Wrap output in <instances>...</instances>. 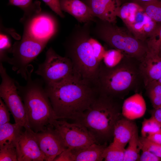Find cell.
Returning <instances> with one entry per match:
<instances>
[{"label":"cell","instance_id":"1","mask_svg":"<svg viewBox=\"0 0 161 161\" xmlns=\"http://www.w3.org/2000/svg\"><path fill=\"white\" fill-rule=\"evenodd\" d=\"M45 89L57 119L76 120L99 94L96 85L76 72L58 83L46 85Z\"/></svg>","mask_w":161,"mask_h":161},{"label":"cell","instance_id":"2","mask_svg":"<svg viewBox=\"0 0 161 161\" xmlns=\"http://www.w3.org/2000/svg\"><path fill=\"white\" fill-rule=\"evenodd\" d=\"M139 61L124 55L121 62L112 67L100 63L97 82L99 94L123 100L129 93L139 92L144 88Z\"/></svg>","mask_w":161,"mask_h":161},{"label":"cell","instance_id":"3","mask_svg":"<svg viewBox=\"0 0 161 161\" xmlns=\"http://www.w3.org/2000/svg\"><path fill=\"white\" fill-rule=\"evenodd\" d=\"M123 100L99 94L75 121L85 127L98 143H106L113 138L114 126L123 116Z\"/></svg>","mask_w":161,"mask_h":161},{"label":"cell","instance_id":"4","mask_svg":"<svg viewBox=\"0 0 161 161\" xmlns=\"http://www.w3.org/2000/svg\"><path fill=\"white\" fill-rule=\"evenodd\" d=\"M93 23L76 25L64 45L65 56L71 60L75 71L83 78L97 85L100 62L95 58L89 42Z\"/></svg>","mask_w":161,"mask_h":161},{"label":"cell","instance_id":"5","mask_svg":"<svg viewBox=\"0 0 161 161\" xmlns=\"http://www.w3.org/2000/svg\"><path fill=\"white\" fill-rule=\"evenodd\" d=\"M32 72L28 71L25 86L16 81V83L24 103L28 127L37 133L52 126L53 121L57 119L45 89L39 81L31 79Z\"/></svg>","mask_w":161,"mask_h":161},{"label":"cell","instance_id":"6","mask_svg":"<svg viewBox=\"0 0 161 161\" xmlns=\"http://www.w3.org/2000/svg\"><path fill=\"white\" fill-rule=\"evenodd\" d=\"M92 26V35L102 41L112 49L120 51L124 55L140 62L148 52L147 41L137 39L126 27L97 18Z\"/></svg>","mask_w":161,"mask_h":161},{"label":"cell","instance_id":"7","mask_svg":"<svg viewBox=\"0 0 161 161\" xmlns=\"http://www.w3.org/2000/svg\"><path fill=\"white\" fill-rule=\"evenodd\" d=\"M22 20L24 24L23 36L47 44L55 34L57 23L51 15L41 11L40 2L36 1L24 10Z\"/></svg>","mask_w":161,"mask_h":161},{"label":"cell","instance_id":"8","mask_svg":"<svg viewBox=\"0 0 161 161\" xmlns=\"http://www.w3.org/2000/svg\"><path fill=\"white\" fill-rule=\"evenodd\" d=\"M117 17L136 38L143 41H146L158 24L146 14L140 6L132 2H123Z\"/></svg>","mask_w":161,"mask_h":161},{"label":"cell","instance_id":"9","mask_svg":"<svg viewBox=\"0 0 161 161\" xmlns=\"http://www.w3.org/2000/svg\"><path fill=\"white\" fill-rule=\"evenodd\" d=\"M47 44L30 38L23 36L15 42L8 52L12 54L7 62L12 66L13 70L27 80L29 64L42 52Z\"/></svg>","mask_w":161,"mask_h":161},{"label":"cell","instance_id":"10","mask_svg":"<svg viewBox=\"0 0 161 161\" xmlns=\"http://www.w3.org/2000/svg\"><path fill=\"white\" fill-rule=\"evenodd\" d=\"M75 72L70 59L60 55L52 47L48 49L45 61L35 72L41 77L46 85L61 82Z\"/></svg>","mask_w":161,"mask_h":161},{"label":"cell","instance_id":"11","mask_svg":"<svg viewBox=\"0 0 161 161\" xmlns=\"http://www.w3.org/2000/svg\"><path fill=\"white\" fill-rule=\"evenodd\" d=\"M0 74L1 78L0 97L11 112L15 123L20 125L24 129L29 128L24 103L18 93L16 81L8 75L1 62Z\"/></svg>","mask_w":161,"mask_h":161},{"label":"cell","instance_id":"12","mask_svg":"<svg viewBox=\"0 0 161 161\" xmlns=\"http://www.w3.org/2000/svg\"><path fill=\"white\" fill-rule=\"evenodd\" d=\"M52 126L67 148L78 150L94 143H98L88 130L79 123L55 119Z\"/></svg>","mask_w":161,"mask_h":161},{"label":"cell","instance_id":"13","mask_svg":"<svg viewBox=\"0 0 161 161\" xmlns=\"http://www.w3.org/2000/svg\"><path fill=\"white\" fill-rule=\"evenodd\" d=\"M38 146L45 157V161H52L66 149L52 126L40 132H33Z\"/></svg>","mask_w":161,"mask_h":161},{"label":"cell","instance_id":"14","mask_svg":"<svg viewBox=\"0 0 161 161\" xmlns=\"http://www.w3.org/2000/svg\"><path fill=\"white\" fill-rule=\"evenodd\" d=\"M17 145L18 161H45V157L40 149L34 131L25 129Z\"/></svg>","mask_w":161,"mask_h":161},{"label":"cell","instance_id":"15","mask_svg":"<svg viewBox=\"0 0 161 161\" xmlns=\"http://www.w3.org/2000/svg\"><path fill=\"white\" fill-rule=\"evenodd\" d=\"M96 18L116 23L117 15L123 0H81Z\"/></svg>","mask_w":161,"mask_h":161},{"label":"cell","instance_id":"16","mask_svg":"<svg viewBox=\"0 0 161 161\" xmlns=\"http://www.w3.org/2000/svg\"><path fill=\"white\" fill-rule=\"evenodd\" d=\"M140 70L144 88L161 77V57L158 54L148 52L140 63Z\"/></svg>","mask_w":161,"mask_h":161},{"label":"cell","instance_id":"17","mask_svg":"<svg viewBox=\"0 0 161 161\" xmlns=\"http://www.w3.org/2000/svg\"><path fill=\"white\" fill-rule=\"evenodd\" d=\"M62 11L70 14L81 23L94 22L96 18L89 7L81 0H60Z\"/></svg>","mask_w":161,"mask_h":161},{"label":"cell","instance_id":"18","mask_svg":"<svg viewBox=\"0 0 161 161\" xmlns=\"http://www.w3.org/2000/svg\"><path fill=\"white\" fill-rule=\"evenodd\" d=\"M146 109L145 102L141 92L135 93L123 102L122 114L124 117L133 120L143 116Z\"/></svg>","mask_w":161,"mask_h":161},{"label":"cell","instance_id":"19","mask_svg":"<svg viewBox=\"0 0 161 161\" xmlns=\"http://www.w3.org/2000/svg\"><path fill=\"white\" fill-rule=\"evenodd\" d=\"M137 129L133 120L122 117L116 122L113 130V143L125 148Z\"/></svg>","mask_w":161,"mask_h":161},{"label":"cell","instance_id":"20","mask_svg":"<svg viewBox=\"0 0 161 161\" xmlns=\"http://www.w3.org/2000/svg\"><path fill=\"white\" fill-rule=\"evenodd\" d=\"M107 143H95L83 148L72 150L73 161H100L104 159L103 154Z\"/></svg>","mask_w":161,"mask_h":161},{"label":"cell","instance_id":"21","mask_svg":"<svg viewBox=\"0 0 161 161\" xmlns=\"http://www.w3.org/2000/svg\"><path fill=\"white\" fill-rule=\"evenodd\" d=\"M24 128L20 125L9 122L0 126V147H16Z\"/></svg>","mask_w":161,"mask_h":161},{"label":"cell","instance_id":"22","mask_svg":"<svg viewBox=\"0 0 161 161\" xmlns=\"http://www.w3.org/2000/svg\"><path fill=\"white\" fill-rule=\"evenodd\" d=\"M128 143V147L125 150L123 161H139L141 148L138 129L134 133Z\"/></svg>","mask_w":161,"mask_h":161},{"label":"cell","instance_id":"23","mask_svg":"<svg viewBox=\"0 0 161 161\" xmlns=\"http://www.w3.org/2000/svg\"><path fill=\"white\" fill-rule=\"evenodd\" d=\"M145 88L154 109L161 108V83L157 80L153 81Z\"/></svg>","mask_w":161,"mask_h":161},{"label":"cell","instance_id":"24","mask_svg":"<svg viewBox=\"0 0 161 161\" xmlns=\"http://www.w3.org/2000/svg\"><path fill=\"white\" fill-rule=\"evenodd\" d=\"M146 14L158 24H161V0L137 3Z\"/></svg>","mask_w":161,"mask_h":161},{"label":"cell","instance_id":"25","mask_svg":"<svg viewBox=\"0 0 161 161\" xmlns=\"http://www.w3.org/2000/svg\"><path fill=\"white\" fill-rule=\"evenodd\" d=\"M125 150L112 142L104 151V159L105 161H123Z\"/></svg>","mask_w":161,"mask_h":161},{"label":"cell","instance_id":"26","mask_svg":"<svg viewBox=\"0 0 161 161\" xmlns=\"http://www.w3.org/2000/svg\"><path fill=\"white\" fill-rule=\"evenodd\" d=\"M146 41L148 52L158 54L161 47V24H158L155 31Z\"/></svg>","mask_w":161,"mask_h":161},{"label":"cell","instance_id":"27","mask_svg":"<svg viewBox=\"0 0 161 161\" xmlns=\"http://www.w3.org/2000/svg\"><path fill=\"white\" fill-rule=\"evenodd\" d=\"M124 55L120 50L112 49L106 50L103 61L108 67H112L118 64L123 59Z\"/></svg>","mask_w":161,"mask_h":161},{"label":"cell","instance_id":"28","mask_svg":"<svg viewBox=\"0 0 161 161\" xmlns=\"http://www.w3.org/2000/svg\"><path fill=\"white\" fill-rule=\"evenodd\" d=\"M161 129V125L153 117L144 119L142 123L141 137H147Z\"/></svg>","mask_w":161,"mask_h":161},{"label":"cell","instance_id":"29","mask_svg":"<svg viewBox=\"0 0 161 161\" xmlns=\"http://www.w3.org/2000/svg\"><path fill=\"white\" fill-rule=\"evenodd\" d=\"M139 143L141 149H145L161 158V144L154 143L147 138L139 137Z\"/></svg>","mask_w":161,"mask_h":161},{"label":"cell","instance_id":"30","mask_svg":"<svg viewBox=\"0 0 161 161\" xmlns=\"http://www.w3.org/2000/svg\"><path fill=\"white\" fill-rule=\"evenodd\" d=\"M16 147L4 145L0 147V161H17Z\"/></svg>","mask_w":161,"mask_h":161},{"label":"cell","instance_id":"31","mask_svg":"<svg viewBox=\"0 0 161 161\" xmlns=\"http://www.w3.org/2000/svg\"><path fill=\"white\" fill-rule=\"evenodd\" d=\"M12 46L10 40L6 35L0 34V62L7 61L8 57L6 55L7 52H9Z\"/></svg>","mask_w":161,"mask_h":161},{"label":"cell","instance_id":"32","mask_svg":"<svg viewBox=\"0 0 161 161\" xmlns=\"http://www.w3.org/2000/svg\"><path fill=\"white\" fill-rule=\"evenodd\" d=\"M95 58L99 62L103 60L106 50L102 45L96 39L91 37L89 39Z\"/></svg>","mask_w":161,"mask_h":161},{"label":"cell","instance_id":"33","mask_svg":"<svg viewBox=\"0 0 161 161\" xmlns=\"http://www.w3.org/2000/svg\"><path fill=\"white\" fill-rule=\"evenodd\" d=\"M9 110L2 99L0 98V126L9 122L10 120Z\"/></svg>","mask_w":161,"mask_h":161},{"label":"cell","instance_id":"34","mask_svg":"<svg viewBox=\"0 0 161 161\" xmlns=\"http://www.w3.org/2000/svg\"><path fill=\"white\" fill-rule=\"evenodd\" d=\"M55 13L63 18L64 15L61 9L60 0H42Z\"/></svg>","mask_w":161,"mask_h":161},{"label":"cell","instance_id":"35","mask_svg":"<svg viewBox=\"0 0 161 161\" xmlns=\"http://www.w3.org/2000/svg\"><path fill=\"white\" fill-rule=\"evenodd\" d=\"M142 153L139 161H161V158L157 156L150 151L141 149Z\"/></svg>","mask_w":161,"mask_h":161},{"label":"cell","instance_id":"36","mask_svg":"<svg viewBox=\"0 0 161 161\" xmlns=\"http://www.w3.org/2000/svg\"><path fill=\"white\" fill-rule=\"evenodd\" d=\"M54 161H73L72 150L66 148L54 160Z\"/></svg>","mask_w":161,"mask_h":161},{"label":"cell","instance_id":"37","mask_svg":"<svg viewBox=\"0 0 161 161\" xmlns=\"http://www.w3.org/2000/svg\"><path fill=\"white\" fill-rule=\"evenodd\" d=\"M9 4L20 7L23 10L30 6L32 0H9Z\"/></svg>","mask_w":161,"mask_h":161},{"label":"cell","instance_id":"38","mask_svg":"<svg viewBox=\"0 0 161 161\" xmlns=\"http://www.w3.org/2000/svg\"><path fill=\"white\" fill-rule=\"evenodd\" d=\"M149 112L153 117L161 125V108L151 110Z\"/></svg>","mask_w":161,"mask_h":161},{"label":"cell","instance_id":"39","mask_svg":"<svg viewBox=\"0 0 161 161\" xmlns=\"http://www.w3.org/2000/svg\"><path fill=\"white\" fill-rule=\"evenodd\" d=\"M146 138L154 143L161 144V129Z\"/></svg>","mask_w":161,"mask_h":161},{"label":"cell","instance_id":"40","mask_svg":"<svg viewBox=\"0 0 161 161\" xmlns=\"http://www.w3.org/2000/svg\"><path fill=\"white\" fill-rule=\"evenodd\" d=\"M154 0H131V1L129 2H132L136 3H140L147 2Z\"/></svg>","mask_w":161,"mask_h":161},{"label":"cell","instance_id":"41","mask_svg":"<svg viewBox=\"0 0 161 161\" xmlns=\"http://www.w3.org/2000/svg\"><path fill=\"white\" fill-rule=\"evenodd\" d=\"M158 55L160 57H161V47L160 48L158 52Z\"/></svg>","mask_w":161,"mask_h":161},{"label":"cell","instance_id":"42","mask_svg":"<svg viewBox=\"0 0 161 161\" xmlns=\"http://www.w3.org/2000/svg\"><path fill=\"white\" fill-rule=\"evenodd\" d=\"M159 82L161 83V77L160 78V79L157 80Z\"/></svg>","mask_w":161,"mask_h":161}]
</instances>
